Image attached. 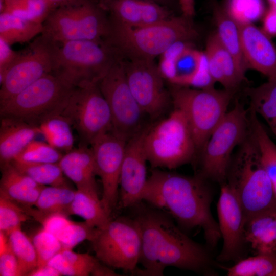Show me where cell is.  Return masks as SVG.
<instances>
[{
	"instance_id": "cell-2",
	"label": "cell",
	"mask_w": 276,
	"mask_h": 276,
	"mask_svg": "<svg viewBox=\"0 0 276 276\" xmlns=\"http://www.w3.org/2000/svg\"><path fill=\"white\" fill-rule=\"evenodd\" d=\"M213 197L210 181L197 174L189 176L154 168L142 201L168 214L183 231L201 228L206 246L211 250L221 238L211 211Z\"/></svg>"
},
{
	"instance_id": "cell-46",
	"label": "cell",
	"mask_w": 276,
	"mask_h": 276,
	"mask_svg": "<svg viewBox=\"0 0 276 276\" xmlns=\"http://www.w3.org/2000/svg\"><path fill=\"white\" fill-rule=\"evenodd\" d=\"M11 46L0 40V80L13 63L19 52L13 50Z\"/></svg>"
},
{
	"instance_id": "cell-50",
	"label": "cell",
	"mask_w": 276,
	"mask_h": 276,
	"mask_svg": "<svg viewBox=\"0 0 276 276\" xmlns=\"http://www.w3.org/2000/svg\"><path fill=\"white\" fill-rule=\"evenodd\" d=\"M86 1L87 0H44L51 12L61 7L76 5Z\"/></svg>"
},
{
	"instance_id": "cell-7",
	"label": "cell",
	"mask_w": 276,
	"mask_h": 276,
	"mask_svg": "<svg viewBox=\"0 0 276 276\" xmlns=\"http://www.w3.org/2000/svg\"><path fill=\"white\" fill-rule=\"evenodd\" d=\"M250 130L249 110L236 102L212 132L198 156L196 174L220 185L225 182L233 151L245 140Z\"/></svg>"
},
{
	"instance_id": "cell-12",
	"label": "cell",
	"mask_w": 276,
	"mask_h": 276,
	"mask_svg": "<svg viewBox=\"0 0 276 276\" xmlns=\"http://www.w3.org/2000/svg\"><path fill=\"white\" fill-rule=\"evenodd\" d=\"M96 257L101 263L133 273L142 250L140 227L133 218L121 217L98 229L90 241Z\"/></svg>"
},
{
	"instance_id": "cell-17",
	"label": "cell",
	"mask_w": 276,
	"mask_h": 276,
	"mask_svg": "<svg viewBox=\"0 0 276 276\" xmlns=\"http://www.w3.org/2000/svg\"><path fill=\"white\" fill-rule=\"evenodd\" d=\"M127 142L108 132L91 146L96 175L102 185L101 201L111 215L117 207L119 196V178Z\"/></svg>"
},
{
	"instance_id": "cell-23",
	"label": "cell",
	"mask_w": 276,
	"mask_h": 276,
	"mask_svg": "<svg viewBox=\"0 0 276 276\" xmlns=\"http://www.w3.org/2000/svg\"><path fill=\"white\" fill-rule=\"evenodd\" d=\"M244 237L254 255H276V208L246 219Z\"/></svg>"
},
{
	"instance_id": "cell-48",
	"label": "cell",
	"mask_w": 276,
	"mask_h": 276,
	"mask_svg": "<svg viewBox=\"0 0 276 276\" xmlns=\"http://www.w3.org/2000/svg\"><path fill=\"white\" fill-rule=\"evenodd\" d=\"M28 275L30 276H59L61 274L54 267L48 264L41 266L37 267Z\"/></svg>"
},
{
	"instance_id": "cell-14",
	"label": "cell",
	"mask_w": 276,
	"mask_h": 276,
	"mask_svg": "<svg viewBox=\"0 0 276 276\" xmlns=\"http://www.w3.org/2000/svg\"><path fill=\"white\" fill-rule=\"evenodd\" d=\"M56 43L40 34L18 56L0 80V103L52 73Z\"/></svg>"
},
{
	"instance_id": "cell-40",
	"label": "cell",
	"mask_w": 276,
	"mask_h": 276,
	"mask_svg": "<svg viewBox=\"0 0 276 276\" xmlns=\"http://www.w3.org/2000/svg\"><path fill=\"white\" fill-rule=\"evenodd\" d=\"M63 154L47 142L34 140L13 160L30 163H58Z\"/></svg>"
},
{
	"instance_id": "cell-20",
	"label": "cell",
	"mask_w": 276,
	"mask_h": 276,
	"mask_svg": "<svg viewBox=\"0 0 276 276\" xmlns=\"http://www.w3.org/2000/svg\"><path fill=\"white\" fill-rule=\"evenodd\" d=\"M238 25L249 68L262 73L269 80H276V48L269 37L253 24Z\"/></svg>"
},
{
	"instance_id": "cell-13",
	"label": "cell",
	"mask_w": 276,
	"mask_h": 276,
	"mask_svg": "<svg viewBox=\"0 0 276 276\" xmlns=\"http://www.w3.org/2000/svg\"><path fill=\"white\" fill-rule=\"evenodd\" d=\"M60 114L76 131L82 145L90 146L112 131L110 110L98 84L74 88Z\"/></svg>"
},
{
	"instance_id": "cell-33",
	"label": "cell",
	"mask_w": 276,
	"mask_h": 276,
	"mask_svg": "<svg viewBox=\"0 0 276 276\" xmlns=\"http://www.w3.org/2000/svg\"><path fill=\"white\" fill-rule=\"evenodd\" d=\"M11 163L39 185L70 186L58 163H30L13 160Z\"/></svg>"
},
{
	"instance_id": "cell-11",
	"label": "cell",
	"mask_w": 276,
	"mask_h": 276,
	"mask_svg": "<svg viewBox=\"0 0 276 276\" xmlns=\"http://www.w3.org/2000/svg\"><path fill=\"white\" fill-rule=\"evenodd\" d=\"M111 115L112 131L127 142L150 124L149 117L132 95L126 81L122 59H119L98 83Z\"/></svg>"
},
{
	"instance_id": "cell-26",
	"label": "cell",
	"mask_w": 276,
	"mask_h": 276,
	"mask_svg": "<svg viewBox=\"0 0 276 276\" xmlns=\"http://www.w3.org/2000/svg\"><path fill=\"white\" fill-rule=\"evenodd\" d=\"M66 215L79 216L98 229L106 227L112 219L99 198L97 189H77Z\"/></svg>"
},
{
	"instance_id": "cell-16",
	"label": "cell",
	"mask_w": 276,
	"mask_h": 276,
	"mask_svg": "<svg viewBox=\"0 0 276 276\" xmlns=\"http://www.w3.org/2000/svg\"><path fill=\"white\" fill-rule=\"evenodd\" d=\"M217 204L218 225L223 240L217 261H238L242 259L246 244L244 237L246 217L234 191L226 182L220 185Z\"/></svg>"
},
{
	"instance_id": "cell-34",
	"label": "cell",
	"mask_w": 276,
	"mask_h": 276,
	"mask_svg": "<svg viewBox=\"0 0 276 276\" xmlns=\"http://www.w3.org/2000/svg\"><path fill=\"white\" fill-rule=\"evenodd\" d=\"M226 269L228 276H276V255L257 254L242 258Z\"/></svg>"
},
{
	"instance_id": "cell-42",
	"label": "cell",
	"mask_w": 276,
	"mask_h": 276,
	"mask_svg": "<svg viewBox=\"0 0 276 276\" xmlns=\"http://www.w3.org/2000/svg\"><path fill=\"white\" fill-rule=\"evenodd\" d=\"M22 207L17 203L0 196V231L7 235L19 228L21 223L29 219Z\"/></svg>"
},
{
	"instance_id": "cell-44",
	"label": "cell",
	"mask_w": 276,
	"mask_h": 276,
	"mask_svg": "<svg viewBox=\"0 0 276 276\" xmlns=\"http://www.w3.org/2000/svg\"><path fill=\"white\" fill-rule=\"evenodd\" d=\"M189 43L187 41L177 42L160 56L158 67L164 78L171 83L175 77V65L178 58Z\"/></svg>"
},
{
	"instance_id": "cell-52",
	"label": "cell",
	"mask_w": 276,
	"mask_h": 276,
	"mask_svg": "<svg viewBox=\"0 0 276 276\" xmlns=\"http://www.w3.org/2000/svg\"><path fill=\"white\" fill-rule=\"evenodd\" d=\"M149 1H151L157 4H159L161 5H163L164 6L167 7V5L169 4L170 0H147Z\"/></svg>"
},
{
	"instance_id": "cell-43",
	"label": "cell",
	"mask_w": 276,
	"mask_h": 276,
	"mask_svg": "<svg viewBox=\"0 0 276 276\" xmlns=\"http://www.w3.org/2000/svg\"><path fill=\"white\" fill-rule=\"evenodd\" d=\"M32 241L37 255V267L47 265L50 260L63 249L57 237L43 228L34 235Z\"/></svg>"
},
{
	"instance_id": "cell-3",
	"label": "cell",
	"mask_w": 276,
	"mask_h": 276,
	"mask_svg": "<svg viewBox=\"0 0 276 276\" xmlns=\"http://www.w3.org/2000/svg\"><path fill=\"white\" fill-rule=\"evenodd\" d=\"M225 182L238 199L246 219L276 208V198L251 124L248 135L233 155Z\"/></svg>"
},
{
	"instance_id": "cell-8",
	"label": "cell",
	"mask_w": 276,
	"mask_h": 276,
	"mask_svg": "<svg viewBox=\"0 0 276 276\" xmlns=\"http://www.w3.org/2000/svg\"><path fill=\"white\" fill-rule=\"evenodd\" d=\"M172 104L185 116L197 150V159L215 128L227 113L234 93L213 87L198 89L176 86L171 91Z\"/></svg>"
},
{
	"instance_id": "cell-47",
	"label": "cell",
	"mask_w": 276,
	"mask_h": 276,
	"mask_svg": "<svg viewBox=\"0 0 276 276\" xmlns=\"http://www.w3.org/2000/svg\"><path fill=\"white\" fill-rule=\"evenodd\" d=\"M262 30L269 36H276V9L270 8L265 13Z\"/></svg>"
},
{
	"instance_id": "cell-32",
	"label": "cell",
	"mask_w": 276,
	"mask_h": 276,
	"mask_svg": "<svg viewBox=\"0 0 276 276\" xmlns=\"http://www.w3.org/2000/svg\"><path fill=\"white\" fill-rule=\"evenodd\" d=\"M251 127L257 140L263 166L271 182L276 198V144L272 141L251 108L249 109Z\"/></svg>"
},
{
	"instance_id": "cell-15",
	"label": "cell",
	"mask_w": 276,
	"mask_h": 276,
	"mask_svg": "<svg viewBox=\"0 0 276 276\" xmlns=\"http://www.w3.org/2000/svg\"><path fill=\"white\" fill-rule=\"evenodd\" d=\"M127 59L122 61L132 95L150 120L160 119L172 101L158 66L154 60Z\"/></svg>"
},
{
	"instance_id": "cell-24",
	"label": "cell",
	"mask_w": 276,
	"mask_h": 276,
	"mask_svg": "<svg viewBox=\"0 0 276 276\" xmlns=\"http://www.w3.org/2000/svg\"><path fill=\"white\" fill-rule=\"evenodd\" d=\"M2 169L0 196L22 207L34 205L44 186L39 185L18 170L12 163Z\"/></svg>"
},
{
	"instance_id": "cell-5",
	"label": "cell",
	"mask_w": 276,
	"mask_h": 276,
	"mask_svg": "<svg viewBox=\"0 0 276 276\" xmlns=\"http://www.w3.org/2000/svg\"><path fill=\"white\" fill-rule=\"evenodd\" d=\"M120 58L107 42L56 43L52 73L74 88L98 84Z\"/></svg>"
},
{
	"instance_id": "cell-22",
	"label": "cell",
	"mask_w": 276,
	"mask_h": 276,
	"mask_svg": "<svg viewBox=\"0 0 276 276\" xmlns=\"http://www.w3.org/2000/svg\"><path fill=\"white\" fill-rule=\"evenodd\" d=\"M38 134L41 132L37 126L16 118L1 117V167L11 163Z\"/></svg>"
},
{
	"instance_id": "cell-25",
	"label": "cell",
	"mask_w": 276,
	"mask_h": 276,
	"mask_svg": "<svg viewBox=\"0 0 276 276\" xmlns=\"http://www.w3.org/2000/svg\"><path fill=\"white\" fill-rule=\"evenodd\" d=\"M64 175L77 189H97L94 157L91 147L82 145L64 153L58 162Z\"/></svg>"
},
{
	"instance_id": "cell-35",
	"label": "cell",
	"mask_w": 276,
	"mask_h": 276,
	"mask_svg": "<svg viewBox=\"0 0 276 276\" xmlns=\"http://www.w3.org/2000/svg\"><path fill=\"white\" fill-rule=\"evenodd\" d=\"M8 237L9 245L18 261L20 275H28L38 266L37 255L32 241L21 227L11 232Z\"/></svg>"
},
{
	"instance_id": "cell-10",
	"label": "cell",
	"mask_w": 276,
	"mask_h": 276,
	"mask_svg": "<svg viewBox=\"0 0 276 276\" xmlns=\"http://www.w3.org/2000/svg\"><path fill=\"white\" fill-rule=\"evenodd\" d=\"M74 88L56 75L47 74L0 103L1 117L18 119L38 127L61 113Z\"/></svg>"
},
{
	"instance_id": "cell-41",
	"label": "cell",
	"mask_w": 276,
	"mask_h": 276,
	"mask_svg": "<svg viewBox=\"0 0 276 276\" xmlns=\"http://www.w3.org/2000/svg\"><path fill=\"white\" fill-rule=\"evenodd\" d=\"M98 229L82 222L71 221L55 236L61 242L63 249H71L84 240L91 241Z\"/></svg>"
},
{
	"instance_id": "cell-19",
	"label": "cell",
	"mask_w": 276,
	"mask_h": 276,
	"mask_svg": "<svg viewBox=\"0 0 276 276\" xmlns=\"http://www.w3.org/2000/svg\"><path fill=\"white\" fill-rule=\"evenodd\" d=\"M109 22L131 27L156 24L173 16L167 7L147 0H98Z\"/></svg>"
},
{
	"instance_id": "cell-27",
	"label": "cell",
	"mask_w": 276,
	"mask_h": 276,
	"mask_svg": "<svg viewBox=\"0 0 276 276\" xmlns=\"http://www.w3.org/2000/svg\"><path fill=\"white\" fill-rule=\"evenodd\" d=\"M214 15L220 41L233 57L239 73L245 77L249 67L242 50L239 25L221 8L215 7Z\"/></svg>"
},
{
	"instance_id": "cell-38",
	"label": "cell",
	"mask_w": 276,
	"mask_h": 276,
	"mask_svg": "<svg viewBox=\"0 0 276 276\" xmlns=\"http://www.w3.org/2000/svg\"><path fill=\"white\" fill-rule=\"evenodd\" d=\"M0 5L1 13L11 14L41 23L51 12L44 0H1Z\"/></svg>"
},
{
	"instance_id": "cell-28",
	"label": "cell",
	"mask_w": 276,
	"mask_h": 276,
	"mask_svg": "<svg viewBox=\"0 0 276 276\" xmlns=\"http://www.w3.org/2000/svg\"><path fill=\"white\" fill-rule=\"evenodd\" d=\"M42 31L43 23L11 14L0 13V40L10 46L29 42Z\"/></svg>"
},
{
	"instance_id": "cell-6",
	"label": "cell",
	"mask_w": 276,
	"mask_h": 276,
	"mask_svg": "<svg viewBox=\"0 0 276 276\" xmlns=\"http://www.w3.org/2000/svg\"><path fill=\"white\" fill-rule=\"evenodd\" d=\"M144 147L148 162L153 169H176L195 161L197 155L187 119L177 108L147 128Z\"/></svg>"
},
{
	"instance_id": "cell-45",
	"label": "cell",
	"mask_w": 276,
	"mask_h": 276,
	"mask_svg": "<svg viewBox=\"0 0 276 276\" xmlns=\"http://www.w3.org/2000/svg\"><path fill=\"white\" fill-rule=\"evenodd\" d=\"M0 275H20L17 258L9 244L3 251L0 252Z\"/></svg>"
},
{
	"instance_id": "cell-4",
	"label": "cell",
	"mask_w": 276,
	"mask_h": 276,
	"mask_svg": "<svg viewBox=\"0 0 276 276\" xmlns=\"http://www.w3.org/2000/svg\"><path fill=\"white\" fill-rule=\"evenodd\" d=\"M109 22L107 42L121 58L128 59L154 60L175 43L189 41L198 35L192 19L182 15L141 27Z\"/></svg>"
},
{
	"instance_id": "cell-37",
	"label": "cell",
	"mask_w": 276,
	"mask_h": 276,
	"mask_svg": "<svg viewBox=\"0 0 276 276\" xmlns=\"http://www.w3.org/2000/svg\"><path fill=\"white\" fill-rule=\"evenodd\" d=\"M205 58L204 52L194 49L189 44L178 58L171 83L176 86H191Z\"/></svg>"
},
{
	"instance_id": "cell-53",
	"label": "cell",
	"mask_w": 276,
	"mask_h": 276,
	"mask_svg": "<svg viewBox=\"0 0 276 276\" xmlns=\"http://www.w3.org/2000/svg\"><path fill=\"white\" fill-rule=\"evenodd\" d=\"M269 5L270 8L276 9V0H267Z\"/></svg>"
},
{
	"instance_id": "cell-31",
	"label": "cell",
	"mask_w": 276,
	"mask_h": 276,
	"mask_svg": "<svg viewBox=\"0 0 276 276\" xmlns=\"http://www.w3.org/2000/svg\"><path fill=\"white\" fill-rule=\"evenodd\" d=\"M38 127L45 142L63 154L74 148L73 127L61 114L48 118Z\"/></svg>"
},
{
	"instance_id": "cell-30",
	"label": "cell",
	"mask_w": 276,
	"mask_h": 276,
	"mask_svg": "<svg viewBox=\"0 0 276 276\" xmlns=\"http://www.w3.org/2000/svg\"><path fill=\"white\" fill-rule=\"evenodd\" d=\"M246 93L250 108L263 118L276 137V80H269Z\"/></svg>"
},
{
	"instance_id": "cell-36",
	"label": "cell",
	"mask_w": 276,
	"mask_h": 276,
	"mask_svg": "<svg viewBox=\"0 0 276 276\" xmlns=\"http://www.w3.org/2000/svg\"><path fill=\"white\" fill-rule=\"evenodd\" d=\"M75 192L70 186H44L34 206L44 213L60 212L66 214Z\"/></svg>"
},
{
	"instance_id": "cell-51",
	"label": "cell",
	"mask_w": 276,
	"mask_h": 276,
	"mask_svg": "<svg viewBox=\"0 0 276 276\" xmlns=\"http://www.w3.org/2000/svg\"><path fill=\"white\" fill-rule=\"evenodd\" d=\"M92 275L95 276H103V275H107V276H114L118 275V274L115 272L112 269L111 267H110L103 263H100L98 266L96 268Z\"/></svg>"
},
{
	"instance_id": "cell-21",
	"label": "cell",
	"mask_w": 276,
	"mask_h": 276,
	"mask_svg": "<svg viewBox=\"0 0 276 276\" xmlns=\"http://www.w3.org/2000/svg\"><path fill=\"white\" fill-rule=\"evenodd\" d=\"M204 53L210 73L215 83L235 93L245 77L239 73L233 57L223 47L216 32L208 38Z\"/></svg>"
},
{
	"instance_id": "cell-9",
	"label": "cell",
	"mask_w": 276,
	"mask_h": 276,
	"mask_svg": "<svg viewBox=\"0 0 276 276\" xmlns=\"http://www.w3.org/2000/svg\"><path fill=\"white\" fill-rule=\"evenodd\" d=\"M110 33L106 12L97 1L87 0L52 11L43 22L41 34L56 43L74 40L107 42Z\"/></svg>"
},
{
	"instance_id": "cell-18",
	"label": "cell",
	"mask_w": 276,
	"mask_h": 276,
	"mask_svg": "<svg viewBox=\"0 0 276 276\" xmlns=\"http://www.w3.org/2000/svg\"><path fill=\"white\" fill-rule=\"evenodd\" d=\"M147 128L126 143L119 178L120 203L123 208H132L142 201L148 180V160L144 147Z\"/></svg>"
},
{
	"instance_id": "cell-39",
	"label": "cell",
	"mask_w": 276,
	"mask_h": 276,
	"mask_svg": "<svg viewBox=\"0 0 276 276\" xmlns=\"http://www.w3.org/2000/svg\"><path fill=\"white\" fill-rule=\"evenodd\" d=\"M225 11L240 25L253 24L265 13L263 0H228Z\"/></svg>"
},
{
	"instance_id": "cell-29",
	"label": "cell",
	"mask_w": 276,
	"mask_h": 276,
	"mask_svg": "<svg viewBox=\"0 0 276 276\" xmlns=\"http://www.w3.org/2000/svg\"><path fill=\"white\" fill-rule=\"evenodd\" d=\"M100 261L87 253H78L71 249H62L48 262L61 275H92Z\"/></svg>"
},
{
	"instance_id": "cell-49",
	"label": "cell",
	"mask_w": 276,
	"mask_h": 276,
	"mask_svg": "<svg viewBox=\"0 0 276 276\" xmlns=\"http://www.w3.org/2000/svg\"><path fill=\"white\" fill-rule=\"evenodd\" d=\"M195 0H178L182 15L192 18L195 15Z\"/></svg>"
},
{
	"instance_id": "cell-1",
	"label": "cell",
	"mask_w": 276,
	"mask_h": 276,
	"mask_svg": "<svg viewBox=\"0 0 276 276\" xmlns=\"http://www.w3.org/2000/svg\"><path fill=\"white\" fill-rule=\"evenodd\" d=\"M140 227L142 250L139 263L143 269L133 273L163 275L167 267H174L207 275H216L218 264L210 250L196 242L176 225L168 214L142 201L133 207Z\"/></svg>"
}]
</instances>
